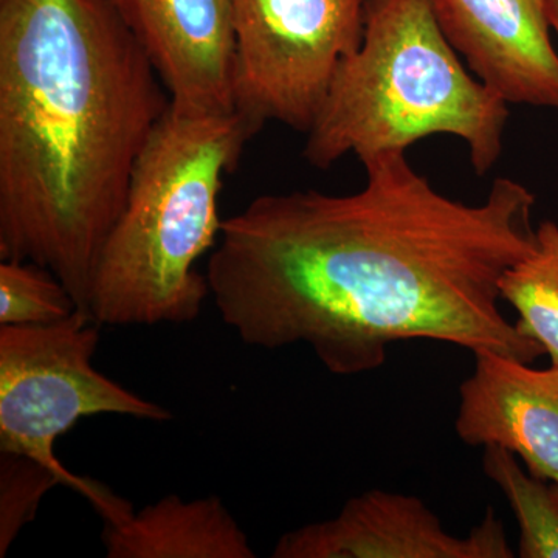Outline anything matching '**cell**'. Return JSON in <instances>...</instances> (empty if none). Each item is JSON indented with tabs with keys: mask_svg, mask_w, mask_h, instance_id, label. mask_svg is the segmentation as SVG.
<instances>
[{
	"mask_svg": "<svg viewBox=\"0 0 558 558\" xmlns=\"http://www.w3.org/2000/svg\"><path fill=\"white\" fill-rule=\"evenodd\" d=\"M362 165L357 193L266 194L223 220L205 274L222 322L250 347L306 344L337 376L380 368L407 340L545 354L499 307L502 275L535 245L534 193L498 178L465 204L403 150Z\"/></svg>",
	"mask_w": 558,
	"mask_h": 558,
	"instance_id": "cell-1",
	"label": "cell"
},
{
	"mask_svg": "<svg viewBox=\"0 0 558 558\" xmlns=\"http://www.w3.org/2000/svg\"><path fill=\"white\" fill-rule=\"evenodd\" d=\"M170 106L113 0H0V259L49 269L89 314L98 256Z\"/></svg>",
	"mask_w": 558,
	"mask_h": 558,
	"instance_id": "cell-2",
	"label": "cell"
},
{
	"mask_svg": "<svg viewBox=\"0 0 558 558\" xmlns=\"http://www.w3.org/2000/svg\"><path fill=\"white\" fill-rule=\"evenodd\" d=\"M236 110L172 105L135 165L123 211L92 277L98 325L190 323L209 296L197 260L218 244L223 178L255 137Z\"/></svg>",
	"mask_w": 558,
	"mask_h": 558,
	"instance_id": "cell-3",
	"label": "cell"
},
{
	"mask_svg": "<svg viewBox=\"0 0 558 558\" xmlns=\"http://www.w3.org/2000/svg\"><path fill=\"white\" fill-rule=\"evenodd\" d=\"M509 113L462 64L435 0H368L362 44L337 69L303 157L328 170L348 154L363 161L451 135L483 178L501 157Z\"/></svg>",
	"mask_w": 558,
	"mask_h": 558,
	"instance_id": "cell-4",
	"label": "cell"
},
{
	"mask_svg": "<svg viewBox=\"0 0 558 558\" xmlns=\"http://www.w3.org/2000/svg\"><path fill=\"white\" fill-rule=\"evenodd\" d=\"M100 326L83 311L51 325L0 326V453L38 462L86 498L102 524H119L134 512L131 502L65 468L57 440L81 418L167 422L172 414L95 368Z\"/></svg>",
	"mask_w": 558,
	"mask_h": 558,
	"instance_id": "cell-5",
	"label": "cell"
},
{
	"mask_svg": "<svg viewBox=\"0 0 558 558\" xmlns=\"http://www.w3.org/2000/svg\"><path fill=\"white\" fill-rule=\"evenodd\" d=\"M368 0H233L234 110L310 132L337 69L362 44Z\"/></svg>",
	"mask_w": 558,
	"mask_h": 558,
	"instance_id": "cell-6",
	"label": "cell"
},
{
	"mask_svg": "<svg viewBox=\"0 0 558 558\" xmlns=\"http://www.w3.org/2000/svg\"><path fill=\"white\" fill-rule=\"evenodd\" d=\"M501 521L488 508L465 537L450 534L422 499L365 492L333 519L282 535L274 558H513Z\"/></svg>",
	"mask_w": 558,
	"mask_h": 558,
	"instance_id": "cell-7",
	"label": "cell"
},
{
	"mask_svg": "<svg viewBox=\"0 0 558 558\" xmlns=\"http://www.w3.org/2000/svg\"><path fill=\"white\" fill-rule=\"evenodd\" d=\"M444 35L508 105L558 112V49L549 0H435Z\"/></svg>",
	"mask_w": 558,
	"mask_h": 558,
	"instance_id": "cell-8",
	"label": "cell"
},
{
	"mask_svg": "<svg viewBox=\"0 0 558 558\" xmlns=\"http://www.w3.org/2000/svg\"><path fill=\"white\" fill-rule=\"evenodd\" d=\"M180 109L234 110L233 0H113Z\"/></svg>",
	"mask_w": 558,
	"mask_h": 558,
	"instance_id": "cell-9",
	"label": "cell"
},
{
	"mask_svg": "<svg viewBox=\"0 0 558 558\" xmlns=\"http://www.w3.org/2000/svg\"><path fill=\"white\" fill-rule=\"evenodd\" d=\"M473 355L475 369L459 388V439L509 450L535 478L558 486V366L535 369L490 351Z\"/></svg>",
	"mask_w": 558,
	"mask_h": 558,
	"instance_id": "cell-10",
	"label": "cell"
},
{
	"mask_svg": "<svg viewBox=\"0 0 558 558\" xmlns=\"http://www.w3.org/2000/svg\"><path fill=\"white\" fill-rule=\"evenodd\" d=\"M108 558H255L247 534L218 497L168 495L119 524H102Z\"/></svg>",
	"mask_w": 558,
	"mask_h": 558,
	"instance_id": "cell-11",
	"label": "cell"
},
{
	"mask_svg": "<svg viewBox=\"0 0 558 558\" xmlns=\"http://www.w3.org/2000/svg\"><path fill=\"white\" fill-rule=\"evenodd\" d=\"M501 300L519 314L517 326L558 366V223L543 220L535 245L499 281Z\"/></svg>",
	"mask_w": 558,
	"mask_h": 558,
	"instance_id": "cell-12",
	"label": "cell"
},
{
	"mask_svg": "<svg viewBox=\"0 0 558 558\" xmlns=\"http://www.w3.org/2000/svg\"><path fill=\"white\" fill-rule=\"evenodd\" d=\"M484 472L501 488L520 526V558H558V497L556 488L521 468L501 447H484Z\"/></svg>",
	"mask_w": 558,
	"mask_h": 558,
	"instance_id": "cell-13",
	"label": "cell"
},
{
	"mask_svg": "<svg viewBox=\"0 0 558 558\" xmlns=\"http://www.w3.org/2000/svg\"><path fill=\"white\" fill-rule=\"evenodd\" d=\"M80 311L72 293L49 269L31 260L0 263V326H43Z\"/></svg>",
	"mask_w": 558,
	"mask_h": 558,
	"instance_id": "cell-14",
	"label": "cell"
},
{
	"mask_svg": "<svg viewBox=\"0 0 558 558\" xmlns=\"http://www.w3.org/2000/svg\"><path fill=\"white\" fill-rule=\"evenodd\" d=\"M61 481L32 459L0 453V557L35 520L40 501Z\"/></svg>",
	"mask_w": 558,
	"mask_h": 558,
	"instance_id": "cell-15",
	"label": "cell"
},
{
	"mask_svg": "<svg viewBox=\"0 0 558 558\" xmlns=\"http://www.w3.org/2000/svg\"><path fill=\"white\" fill-rule=\"evenodd\" d=\"M550 21H553L554 33L558 35V0H549Z\"/></svg>",
	"mask_w": 558,
	"mask_h": 558,
	"instance_id": "cell-16",
	"label": "cell"
},
{
	"mask_svg": "<svg viewBox=\"0 0 558 558\" xmlns=\"http://www.w3.org/2000/svg\"><path fill=\"white\" fill-rule=\"evenodd\" d=\"M554 488H556V494H557V497H558V486H554Z\"/></svg>",
	"mask_w": 558,
	"mask_h": 558,
	"instance_id": "cell-17",
	"label": "cell"
},
{
	"mask_svg": "<svg viewBox=\"0 0 558 558\" xmlns=\"http://www.w3.org/2000/svg\"><path fill=\"white\" fill-rule=\"evenodd\" d=\"M557 43H558V35H557Z\"/></svg>",
	"mask_w": 558,
	"mask_h": 558,
	"instance_id": "cell-18",
	"label": "cell"
}]
</instances>
